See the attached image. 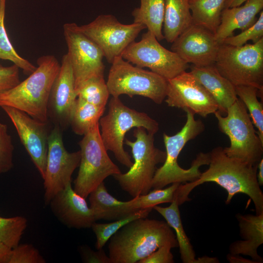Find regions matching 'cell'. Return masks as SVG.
<instances>
[{"label": "cell", "instance_id": "6da1fadb", "mask_svg": "<svg viewBox=\"0 0 263 263\" xmlns=\"http://www.w3.org/2000/svg\"><path fill=\"white\" fill-rule=\"evenodd\" d=\"M209 153L208 168L197 180L180 184L175 190L174 200L179 206L190 200L188 195L195 188L212 182L227 191L226 204H230L236 194L244 193L252 200L256 214L263 213V193L257 179V166L228 156L221 147L214 148Z\"/></svg>", "mask_w": 263, "mask_h": 263}, {"label": "cell", "instance_id": "7a4b0ae2", "mask_svg": "<svg viewBox=\"0 0 263 263\" xmlns=\"http://www.w3.org/2000/svg\"><path fill=\"white\" fill-rule=\"evenodd\" d=\"M110 239L111 263H138L162 246H178L175 234L167 222L147 217L127 224Z\"/></svg>", "mask_w": 263, "mask_h": 263}, {"label": "cell", "instance_id": "3957f363", "mask_svg": "<svg viewBox=\"0 0 263 263\" xmlns=\"http://www.w3.org/2000/svg\"><path fill=\"white\" fill-rule=\"evenodd\" d=\"M36 70L25 79L0 94V107H13L48 123V100L60 64L54 56L45 55L38 58Z\"/></svg>", "mask_w": 263, "mask_h": 263}, {"label": "cell", "instance_id": "277c9868", "mask_svg": "<svg viewBox=\"0 0 263 263\" xmlns=\"http://www.w3.org/2000/svg\"><path fill=\"white\" fill-rule=\"evenodd\" d=\"M184 111L187 113V120L181 130L171 136L163 133L166 156L163 165L157 168L154 173L151 183L152 188L154 189L162 188L175 183L184 184L193 182L201 175L200 167L209 164V152L199 153L188 169L181 168L178 163V157L185 145L205 129L202 121L196 120L192 112L187 109Z\"/></svg>", "mask_w": 263, "mask_h": 263}, {"label": "cell", "instance_id": "5b68a950", "mask_svg": "<svg viewBox=\"0 0 263 263\" xmlns=\"http://www.w3.org/2000/svg\"><path fill=\"white\" fill-rule=\"evenodd\" d=\"M99 127L107 150L113 152L118 162L129 168L133 162L124 148L126 132L131 129L142 127L154 135L159 129L158 123L148 114L127 107L115 97L110 99L108 112L99 119Z\"/></svg>", "mask_w": 263, "mask_h": 263}, {"label": "cell", "instance_id": "8992f818", "mask_svg": "<svg viewBox=\"0 0 263 263\" xmlns=\"http://www.w3.org/2000/svg\"><path fill=\"white\" fill-rule=\"evenodd\" d=\"M133 136L134 141L125 139L124 143L131 148L134 162L127 172L113 176L123 190L135 197L150 191L157 165L164 162L166 153L155 146L154 134L144 128H135Z\"/></svg>", "mask_w": 263, "mask_h": 263}, {"label": "cell", "instance_id": "52a82bcc", "mask_svg": "<svg viewBox=\"0 0 263 263\" xmlns=\"http://www.w3.org/2000/svg\"><path fill=\"white\" fill-rule=\"evenodd\" d=\"M226 113V116H223L218 111L214 113L219 130L230 140V146L224 148V152L230 157L251 166H258L263 158V143L245 105L238 98Z\"/></svg>", "mask_w": 263, "mask_h": 263}, {"label": "cell", "instance_id": "ba28073f", "mask_svg": "<svg viewBox=\"0 0 263 263\" xmlns=\"http://www.w3.org/2000/svg\"><path fill=\"white\" fill-rule=\"evenodd\" d=\"M214 65L235 87L250 86L263 90V38L237 47L220 44Z\"/></svg>", "mask_w": 263, "mask_h": 263}, {"label": "cell", "instance_id": "9c48e42d", "mask_svg": "<svg viewBox=\"0 0 263 263\" xmlns=\"http://www.w3.org/2000/svg\"><path fill=\"white\" fill-rule=\"evenodd\" d=\"M111 64L106 83L112 97L140 95L157 104L165 99L168 80L164 77L135 66L121 56L116 57Z\"/></svg>", "mask_w": 263, "mask_h": 263}, {"label": "cell", "instance_id": "30bf717a", "mask_svg": "<svg viewBox=\"0 0 263 263\" xmlns=\"http://www.w3.org/2000/svg\"><path fill=\"white\" fill-rule=\"evenodd\" d=\"M79 145L81 157L74 189L86 199L107 177L121 172L107 153L100 136L99 123L83 135Z\"/></svg>", "mask_w": 263, "mask_h": 263}, {"label": "cell", "instance_id": "8fae6325", "mask_svg": "<svg viewBox=\"0 0 263 263\" xmlns=\"http://www.w3.org/2000/svg\"><path fill=\"white\" fill-rule=\"evenodd\" d=\"M121 56L136 66L149 68L167 80L186 71L189 67L177 54L162 46L148 30L139 41L132 42Z\"/></svg>", "mask_w": 263, "mask_h": 263}, {"label": "cell", "instance_id": "7c38bea8", "mask_svg": "<svg viewBox=\"0 0 263 263\" xmlns=\"http://www.w3.org/2000/svg\"><path fill=\"white\" fill-rule=\"evenodd\" d=\"M146 28L140 23L122 24L111 14L100 15L89 23L79 26V30L100 48L110 63L121 56L127 47Z\"/></svg>", "mask_w": 263, "mask_h": 263}, {"label": "cell", "instance_id": "4fadbf2b", "mask_svg": "<svg viewBox=\"0 0 263 263\" xmlns=\"http://www.w3.org/2000/svg\"><path fill=\"white\" fill-rule=\"evenodd\" d=\"M63 29L76 92L88 79L104 76V56L100 48L79 30L76 23H65Z\"/></svg>", "mask_w": 263, "mask_h": 263}, {"label": "cell", "instance_id": "5bb4252c", "mask_svg": "<svg viewBox=\"0 0 263 263\" xmlns=\"http://www.w3.org/2000/svg\"><path fill=\"white\" fill-rule=\"evenodd\" d=\"M80 150L69 152L65 149L62 131L54 126L50 132L44 180V200L49 204L54 196L71 183L72 175L80 161Z\"/></svg>", "mask_w": 263, "mask_h": 263}, {"label": "cell", "instance_id": "9a60e30c", "mask_svg": "<svg viewBox=\"0 0 263 263\" xmlns=\"http://www.w3.org/2000/svg\"><path fill=\"white\" fill-rule=\"evenodd\" d=\"M165 99L169 107L187 109L204 117L218 110L214 99L190 72L168 80Z\"/></svg>", "mask_w": 263, "mask_h": 263}, {"label": "cell", "instance_id": "2e32d148", "mask_svg": "<svg viewBox=\"0 0 263 263\" xmlns=\"http://www.w3.org/2000/svg\"><path fill=\"white\" fill-rule=\"evenodd\" d=\"M14 125L20 140L30 156L42 179L44 177L48 152V123L34 119L14 108L3 106Z\"/></svg>", "mask_w": 263, "mask_h": 263}, {"label": "cell", "instance_id": "e0dca14e", "mask_svg": "<svg viewBox=\"0 0 263 263\" xmlns=\"http://www.w3.org/2000/svg\"><path fill=\"white\" fill-rule=\"evenodd\" d=\"M171 50L197 67L214 65L220 44L213 33L192 23L171 43Z\"/></svg>", "mask_w": 263, "mask_h": 263}, {"label": "cell", "instance_id": "ac0fdd59", "mask_svg": "<svg viewBox=\"0 0 263 263\" xmlns=\"http://www.w3.org/2000/svg\"><path fill=\"white\" fill-rule=\"evenodd\" d=\"M76 98L73 71L66 54L51 90L47 106L48 120L62 131L67 128Z\"/></svg>", "mask_w": 263, "mask_h": 263}, {"label": "cell", "instance_id": "d6986e66", "mask_svg": "<svg viewBox=\"0 0 263 263\" xmlns=\"http://www.w3.org/2000/svg\"><path fill=\"white\" fill-rule=\"evenodd\" d=\"M85 199L74 190L70 183L54 196L49 205L56 217L68 227L89 228L96 220Z\"/></svg>", "mask_w": 263, "mask_h": 263}, {"label": "cell", "instance_id": "ffe728a7", "mask_svg": "<svg viewBox=\"0 0 263 263\" xmlns=\"http://www.w3.org/2000/svg\"><path fill=\"white\" fill-rule=\"evenodd\" d=\"M243 240L232 242L229 246V253L250 256L256 263H262L263 258L258 253V248L263 243V213L236 215Z\"/></svg>", "mask_w": 263, "mask_h": 263}, {"label": "cell", "instance_id": "44dd1931", "mask_svg": "<svg viewBox=\"0 0 263 263\" xmlns=\"http://www.w3.org/2000/svg\"><path fill=\"white\" fill-rule=\"evenodd\" d=\"M190 72L211 95L218 106V111L226 113L228 108L238 98L235 87L223 76L214 65H192Z\"/></svg>", "mask_w": 263, "mask_h": 263}, {"label": "cell", "instance_id": "7402d4cb", "mask_svg": "<svg viewBox=\"0 0 263 263\" xmlns=\"http://www.w3.org/2000/svg\"><path fill=\"white\" fill-rule=\"evenodd\" d=\"M263 8V0H248L244 5L225 8L214 34L218 42L221 44L225 39L232 36L236 30L243 31L251 26Z\"/></svg>", "mask_w": 263, "mask_h": 263}, {"label": "cell", "instance_id": "603a6c76", "mask_svg": "<svg viewBox=\"0 0 263 263\" xmlns=\"http://www.w3.org/2000/svg\"><path fill=\"white\" fill-rule=\"evenodd\" d=\"M89 195L90 207L94 212L96 221H115L137 211L132 208L130 201H121L111 195L108 192L104 182Z\"/></svg>", "mask_w": 263, "mask_h": 263}, {"label": "cell", "instance_id": "cb8c5ba5", "mask_svg": "<svg viewBox=\"0 0 263 263\" xmlns=\"http://www.w3.org/2000/svg\"><path fill=\"white\" fill-rule=\"evenodd\" d=\"M164 4L163 34L167 42L172 43L192 23L189 0H164Z\"/></svg>", "mask_w": 263, "mask_h": 263}, {"label": "cell", "instance_id": "d4e9b609", "mask_svg": "<svg viewBox=\"0 0 263 263\" xmlns=\"http://www.w3.org/2000/svg\"><path fill=\"white\" fill-rule=\"evenodd\" d=\"M153 208L160 214L170 227L174 230L182 262L195 263L196 260L195 253L184 230L179 205L177 201L174 200L168 207H162L157 205Z\"/></svg>", "mask_w": 263, "mask_h": 263}, {"label": "cell", "instance_id": "484cf974", "mask_svg": "<svg viewBox=\"0 0 263 263\" xmlns=\"http://www.w3.org/2000/svg\"><path fill=\"white\" fill-rule=\"evenodd\" d=\"M164 0H140V5L132 13L133 22L144 25L159 41L164 39L163 24Z\"/></svg>", "mask_w": 263, "mask_h": 263}, {"label": "cell", "instance_id": "4316f807", "mask_svg": "<svg viewBox=\"0 0 263 263\" xmlns=\"http://www.w3.org/2000/svg\"><path fill=\"white\" fill-rule=\"evenodd\" d=\"M227 0H189L193 24L200 25L214 34L221 21Z\"/></svg>", "mask_w": 263, "mask_h": 263}, {"label": "cell", "instance_id": "83f0119b", "mask_svg": "<svg viewBox=\"0 0 263 263\" xmlns=\"http://www.w3.org/2000/svg\"><path fill=\"white\" fill-rule=\"evenodd\" d=\"M105 110L77 97L70 122L73 132L84 135L99 123Z\"/></svg>", "mask_w": 263, "mask_h": 263}, {"label": "cell", "instance_id": "f1b7e54d", "mask_svg": "<svg viewBox=\"0 0 263 263\" xmlns=\"http://www.w3.org/2000/svg\"><path fill=\"white\" fill-rule=\"evenodd\" d=\"M6 0H0V59L11 61L29 75L37 67L19 55L9 39L4 23Z\"/></svg>", "mask_w": 263, "mask_h": 263}, {"label": "cell", "instance_id": "f546056e", "mask_svg": "<svg viewBox=\"0 0 263 263\" xmlns=\"http://www.w3.org/2000/svg\"><path fill=\"white\" fill-rule=\"evenodd\" d=\"M237 96L248 109L251 121L258 129V134L263 143V107L258 99L259 90L250 86H235Z\"/></svg>", "mask_w": 263, "mask_h": 263}, {"label": "cell", "instance_id": "4dcf8cb0", "mask_svg": "<svg viewBox=\"0 0 263 263\" xmlns=\"http://www.w3.org/2000/svg\"><path fill=\"white\" fill-rule=\"evenodd\" d=\"M152 208L139 209L133 213L115 221L105 224L96 223L95 222L91 227L96 236L95 248L102 249L111 237L121 227L132 221L148 216Z\"/></svg>", "mask_w": 263, "mask_h": 263}, {"label": "cell", "instance_id": "1f68e13d", "mask_svg": "<svg viewBox=\"0 0 263 263\" xmlns=\"http://www.w3.org/2000/svg\"><path fill=\"white\" fill-rule=\"evenodd\" d=\"M77 97L94 105L105 108L110 95L104 76L91 78L76 91Z\"/></svg>", "mask_w": 263, "mask_h": 263}, {"label": "cell", "instance_id": "d6a6232c", "mask_svg": "<svg viewBox=\"0 0 263 263\" xmlns=\"http://www.w3.org/2000/svg\"><path fill=\"white\" fill-rule=\"evenodd\" d=\"M27 225V221L24 217L0 216V243L12 249L15 248L19 244Z\"/></svg>", "mask_w": 263, "mask_h": 263}, {"label": "cell", "instance_id": "836d02e7", "mask_svg": "<svg viewBox=\"0 0 263 263\" xmlns=\"http://www.w3.org/2000/svg\"><path fill=\"white\" fill-rule=\"evenodd\" d=\"M180 183H175L165 188L154 189L144 195H140L130 200L131 207L135 210L148 208H153L159 204L171 203L174 193Z\"/></svg>", "mask_w": 263, "mask_h": 263}, {"label": "cell", "instance_id": "e575fe53", "mask_svg": "<svg viewBox=\"0 0 263 263\" xmlns=\"http://www.w3.org/2000/svg\"><path fill=\"white\" fill-rule=\"evenodd\" d=\"M263 38V11L260 12L256 21L248 28L236 36H231L224 40L223 43L233 46H242L249 40L256 43Z\"/></svg>", "mask_w": 263, "mask_h": 263}, {"label": "cell", "instance_id": "d590c367", "mask_svg": "<svg viewBox=\"0 0 263 263\" xmlns=\"http://www.w3.org/2000/svg\"><path fill=\"white\" fill-rule=\"evenodd\" d=\"M14 149L7 125L0 123V174L7 172L13 167Z\"/></svg>", "mask_w": 263, "mask_h": 263}, {"label": "cell", "instance_id": "8d00e7d4", "mask_svg": "<svg viewBox=\"0 0 263 263\" xmlns=\"http://www.w3.org/2000/svg\"><path fill=\"white\" fill-rule=\"evenodd\" d=\"M39 251L31 244H19L12 248L8 263H45Z\"/></svg>", "mask_w": 263, "mask_h": 263}, {"label": "cell", "instance_id": "74e56055", "mask_svg": "<svg viewBox=\"0 0 263 263\" xmlns=\"http://www.w3.org/2000/svg\"><path fill=\"white\" fill-rule=\"evenodd\" d=\"M19 70L15 64L7 67L0 65V94L11 89L20 82Z\"/></svg>", "mask_w": 263, "mask_h": 263}, {"label": "cell", "instance_id": "f35d334b", "mask_svg": "<svg viewBox=\"0 0 263 263\" xmlns=\"http://www.w3.org/2000/svg\"><path fill=\"white\" fill-rule=\"evenodd\" d=\"M171 248L168 245L162 246L138 263H173V256L170 251Z\"/></svg>", "mask_w": 263, "mask_h": 263}, {"label": "cell", "instance_id": "ab89813d", "mask_svg": "<svg viewBox=\"0 0 263 263\" xmlns=\"http://www.w3.org/2000/svg\"><path fill=\"white\" fill-rule=\"evenodd\" d=\"M80 252L85 263H111L109 257L102 248L95 251L87 246H82L80 248Z\"/></svg>", "mask_w": 263, "mask_h": 263}, {"label": "cell", "instance_id": "60d3db41", "mask_svg": "<svg viewBox=\"0 0 263 263\" xmlns=\"http://www.w3.org/2000/svg\"><path fill=\"white\" fill-rule=\"evenodd\" d=\"M12 248L0 243V263H8Z\"/></svg>", "mask_w": 263, "mask_h": 263}, {"label": "cell", "instance_id": "b9f144b4", "mask_svg": "<svg viewBox=\"0 0 263 263\" xmlns=\"http://www.w3.org/2000/svg\"><path fill=\"white\" fill-rule=\"evenodd\" d=\"M226 259L230 263H256L253 260L245 259L239 255H233L230 253L227 255Z\"/></svg>", "mask_w": 263, "mask_h": 263}, {"label": "cell", "instance_id": "7bdbcfd3", "mask_svg": "<svg viewBox=\"0 0 263 263\" xmlns=\"http://www.w3.org/2000/svg\"><path fill=\"white\" fill-rule=\"evenodd\" d=\"M257 168L258 171L257 172V179L259 186L263 185V158H262L259 162Z\"/></svg>", "mask_w": 263, "mask_h": 263}, {"label": "cell", "instance_id": "ee69618b", "mask_svg": "<svg viewBox=\"0 0 263 263\" xmlns=\"http://www.w3.org/2000/svg\"><path fill=\"white\" fill-rule=\"evenodd\" d=\"M219 260L216 257L203 256L196 258L195 263H218Z\"/></svg>", "mask_w": 263, "mask_h": 263}, {"label": "cell", "instance_id": "f6af8a7d", "mask_svg": "<svg viewBox=\"0 0 263 263\" xmlns=\"http://www.w3.org/2000/svg\"><path fill=\"white\" fill-rule=\"evenodd\" d=\"M247 0H227L225 8L241 6Z\"/></svg>", "mask_w": 263, "mask_h": 263}]
</instances>
